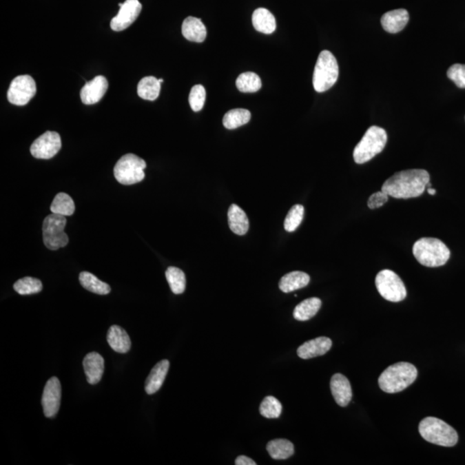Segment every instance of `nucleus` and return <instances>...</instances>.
I'll use <instances>...</instances> for the list:
<instances>
[{"mask_svg": "<svg viewBox=\"0 0 465 465\" xmlns=\"http://www.w3.org/2000/svg\"><path fill=\"white\" fill-rule=\"evenodd\" d=\"M379 294L387 301L399 302L406 296V289L399 276L391 270H382L375 278Z\"/></svg>", "mask_w": 465, "mask_h": 465, "instance_id": "nucleus-9", "label": "nucleus"}, {"mask_svg": "<svg viewBox=\"0 0 465 465\" xmlns=\"http://www.w3.org/2000/svg\"><path fill=\"white\" fill-rule=\"evenodd\" d=\"M261 86V79L254 72H243L236 79V87L241 92H256L260 91Z\"/></svg>", "mask_w": 465, "mask_h": 465, "instance_id": "nucleus-31", "label": "nucleus"}, {"mask_svg": "<svg viewBox=\"0 0 465 465\" xmlns=\"http://www.w3.org/2000/svg\"><path fill=\"white\" fill-rule=\"evenodd\" d=\"M430 183L428 172L423 169H410L396 172L382 186L381 191L397 199L418 198Z\"/></svg>", "mask_w": 465, "mask_h": 465, "instance_id": "nucleus-1", "label": "nucleus"}, {"mask_svg": "<svg viewBox=\"0 0 465 465\" xmlns=\"http://www.w3.org/2000/svg\"><path fill=\"white\" fill-rule=\"evenodd\" d=\"M182 34L188 41L203 43L207 36L206 27L198 17H188L183 22Z\"/></svg>", "mask_w": 465, "mask_h": 465, "instance_id": "nucleus-20", "label": "nucleus"}, {"mask_svg": "<svg viewBox=\"0 0 465 465\" xmlns=\"http://www.w3.org/2000/svg\"><path fill=\"white\" fill-rule=\"evenodd\" d=\"M320 307H322L320 299L317 298L306 299L296 307L293 316L296 320L305 322L313 318L318 313Z\"/></svg>", "mask_w": 465, "mask_h": 465, "instance_id": "nucleus-26", "label": "nucleus"}, {"mask_svg": "<svg viewBox=\"0 0 465 465\" xmlns=\"http://www.w3.org/2000/svg\"><path fill=\"white\" fill-rule=\"evenodd\" d=\"M267 450L275 460L288 459L295 453L294 444L291 441L284 439L271 440L267 444Z\"/></svg>", "mask_w": 465, "mask_h": 465, "instance_id": "nucleus-25", "label": "nucleus"}, {"mask_svg": "<svg viewBox=\"0 0 465 465\" xmlns=\"http://www.w3.org/2000/svg\"><path fill=\"white\" fill-rule=\"evenodd\" d=\"M37 93V85L30 75L17 76L10 83L7 99L14 105H27Z\"/></svg>", "mask_w": 465, "mask_h": 465, "instance_id": "nucleus-10", "label": "nucleus"}, {"mask_svg": "<svg viewBox=\"0 0 465 465\" xmlns=\"http://www.w3.org/2000/svg\"><path fill=\"white\" fill-rule=\"evenodd\" d=\"M251 119V113L246 109H234L227 112L223 116V125L227 130L237 129L245 125Z\"/></svg>", "mask_w": 465, "mask_h": 465, "instance_id": "nucleus-30", "label": "nucleus"}, {"mask_svg": "<svg viewBox=\"0 0 465 465\" xmlns=\"http://www.w3.org/2000/svg\"><path fill=\"white\" fill-rule=\"evenodd\" d=\"M67 224L65 216L52 213L43 220V234L45 247L50 250H57L67 246L68 234L64 232Z\"/></svg>", "mask_w": 465, "mask_h": 465, "instance_id": "nucleus-8", "label": "nucleus"}, {"mask_svg": "<svg viewBox=\"0 0 465 465\" xmlns=\"http://www.w3.org/2000/svg\"><path fill=\"white\" fill-rule=\"evenodd\" d=\"M165 278H167L172 293L180 295L185 292L186 278L184 271L180 269L174 267H168L165 271Z\"/></svg>", "mask_w": 465, "mask_h": 465, "instance_id": "nucleus-32", "label": "nucleus"}, {"mask_svg": "<svg viewBox=\"0 0 465 465\" xmlns=\"http://www.w3.org/2000/svg\"><path fill=\"white\" fill-rule=\"evenodd\" d=\"M304 207L296 205L292 207L285 220V229L289 233L294 232L302 222Z\"/></svg>", "mask_w": 465, "mask_h": 465, "instance_id": "nucleus-35", "label": "nucleus"}, {"mask_svg": "<svg viewBox=\"0 0 465 465\" xmlns=\"http://www.w3.org/2000/svg\"><path fill=\"white\" fill-rule=\"evenodd\" d=\"M387 133L378 126L369 127L363 138L353 151L354 161L357 164H364L375 155L380 154L387 143Z\"/></svg>", "mask_w": 465, "mask_h": 465, "instance_id": "nucleus-5", "label": "nucleus"}, {"mask_svg": "<svg viewBox=\"0 0 465 465\" xmlns=\"http://www.w3.org/2000/svg\"><path fill=\"white\" fill-rule=\"evenodd\" d=\"M309 276L302 271H292L285 274L279 281V288L285 293L306 287L309 284Z\"/></svg>", "mask_w": 465, "mask_h": 465, "instance_id": "nucleus-24", "label": "nucleus"}, {"mask_svg": "<svg viewBox=\"0 0 465 465\" xmlns=\"http://www.w3.org/2000/svg\"><path fill=\"white\" fill-rule=\"evenodd\" d=\"M389 195L382 191L373 193L368 199V207L371 209L380 208L388 202Z\"/></svg>", "mask_w": 465, "mask_h": 465, "instance_id": "nucleus-38", "label": "nucleus"}, {"mask_svg": "<svg viewBox=\"0 0 465 465\" xmlns=\"http://www.w3.org/2000/svg\"><path fill=\"white\" fill-rule=\"evenodd\" d=\"M108 90V81L105 77L96 76L91 81L83 86L81 92V98L85 105H94L100 101Z\"/></svg>", "mask_w": 465, "mask_h": 465, "instance_id": "nucleus-14", "label": "nucleus"}, {"mask_svg": "<svg viewBox=\"0 0 465 465\" xmlns=\"http://www.w3.org/2000/svg\"><path fill=\"white\" fill-rule=\"evenodd\" d=\"M61 148L60 134L54 131H47L31 145L30 153L34 158L50 160L59 153Z\"/></svg>", "mask_w": 465, "mask_h": 465, "instance_id": "nucleus-11", "label": "nucleus"}, {"mask_svg": "<svg viewBox=\"0 0 465 465\" xmlns=\"http://www.w3.org/2000/svg\"><path fill=\"white\" fill-rule=\"evenodd\" d=\"M339 77L336 58L329 50L320 52L313 75V85L317 92H324L335 84Z\"/></svg>", "mask_w": 465, "mask_h": 465, "instance_id": "nucleus-6", "label": "nucleus"}, {"mask_svg": "<svg viewBox=\"0 0 465 465\" xmlns=\"http://www.w3.org/2000/svg\"><path fill=\"white\" fill-rule=\"evenodd\" d=\"M52 213L63 216L74 215L75 205L74 200L67 193H58L50 206Z\"/></svg>", "mask_w": 465, "mask_h": 465, "instance_id": "nucleus-29", "label": "nucleus"}, {"mask_svg": "<svg viewBox=\"0 0 465 465\" xmlns=\"http://www.w3.org/2000/svg\"><path fill=\"white\" fill-rule=\"evenodd\" d=\"M236 465H256V463H255V462L253 459H251L250 457H248L247 456H244V455H241V456H239L236 458Z\"/></svg>", "mask_w": 465, "mask_h": 465, "instance_id": "nucleus-39", "label": "nucleus"}, {"mask_svg": "<svg viewBox=\"0 0 465 465\" xmlns=\"http://www.w3.org/2000/svg\"><path fill=\"white\" fill-rule=\"evenodd\" d=\"M409 14L405 9L393 10L382 17V28L389 33L395 34L402 31L408 24Z\"/></svg>", "mask_w": 465, "mask_h": 465, "instance_id": "nucleus-18", "label": "nucleus"}, {"mask_svg": "<svg viewBox=\"0 0 465 465\" xmlns=\"http://www.w3.org/2000/svg\"><path fill=\"white\" fill-rule=\"evenodd\" d=\"M61 398V382L57 378H51L45 385L43 398H41L45 416L48 418H53L56 415L60 409Z\"/></svg>", "mask_w": 465, "mask_h": 465, "instance_id": "nucleus-13", "label": "nucleus"}, {"mask_svg": "<svg viewBox=\"0 0 465 465\" xmlns=\"http://www.w3.org/2000/svg\"><path fill=\"white\" fill-rule=\"evenodd\" d=\"M420 435L427 442L444 447L456 446L458 435L456 430L435 417H426L419 425Z\"/></svg>", "mask_w": 465, "mask_h": 465, "instance_id": "nucleus-4", "label": "nucleus"}, {"mask_svg": "<svg viewBox=\"0 0 465 465\" xmlns=\"http://www.w3.org/2000/svg\"><path fill=\"white\" fill-rule=\"evenodd\" d=\"M161 87V83L158 79L148 76L141 79L137 86V93L140 98L154 101L160 95Z\"/></svg>", "mask_w": 465, "mask_h": 465, "instance_id": "nucleus-27", "label": "nucleus"}, {"mask_svg": "<svg viewBox=\"0 0 465 465\" xmlns=\"http://www.w3.org/2000/svg\"><path fill=\"white\" fill-rule=\"evenodd\" d=\"M206 99L205 88L202 85L193 86L189 95V103L193 112H200L205 105Z\"/></svg>", "mask_w": 465, "mask_h": 465, "instance_id": "nucleus-36", "label": "nucleus"}, {"mask_svg": "<svg viewBox=\"0 0 465 465\" xmlns=\"http://www.w3.org/2000/svg\"><path fill=\"white\" fill-rule=\"evenodd\" d=\"M418 371L415 365L400 362L389 366L378 378L379 387L389 394L404 391L415 381Z\"/></svg>", "mask_w": 465, "mask_h": 465, "instance_id": "nucleus-2", "label": "nucleus"}, {"mask_svg": "<svg viewBox=\"0 0 465 465\" xmlns=\"http://www.w3.org/2000/svg\"><path fill=\"white\" fill-rule=\"evenodd\" d=\"M413 256L426 267H439L449 260L451 251L446 245L436 238H422L413 247Z\"/></svg>", "mask_w": 465, "mask_h": 465, "instance_id": "nucleus-3", "label": "nucleus"}, {"mask_svg": "<svg viewBox=\"0 0 465 465\" xmlns=\"http://www.w3.org/2000/svg\"><path fill=\"white\" fill-rule=\"evenodd\" d=\"M107 341L110 347L116 353H127L130 350L131 340L129 334L119 326L114 325L110 327L107 333Z\"/></svg>", "mask_w": 465, "mask_h": 465, "instance_id": "nucleus-21", "label": "nucleus"}, {"mask_svg": "<svg viewBox=\"0 0 465 465\" xmlns=\"http://www.w3.org/2000/svg\"><path fill=\"white\" fill-rule=\"evenodd\" d=\"M331 391L338 405L347 406L353 398L349 380L340 373L334 374L330 382Z\"/></svg>", "mask_w": 465, "mask_h": 465, "instance_id": "nucleus-15", "label": "nucleus"}, {"mask_svg": "<svg viewBox=\"0 0 465 465\" xmlns=\"http://www.w3.org/2000/svg\"><path fill=\"white\" fill-rule=\"evenodd\" d=\"M120 10L110 22V28L114 31H123L129 28L139 17L143 6L139 0H126L119 3Z\"/></svg>", "mask_w": 465, "mask_h": 465, "instance_id": "nucleus-12", "label": "nucleus"}, {"mask_svg": "<svg viewBox=\"0 0 465 465\" xmlns=\"http://www.w3.org/2000/svg\"><path fill=\"white\" fill-rule=\"evenodd\" d=\"M169 367H170V363L167 360H161L154 365L150 374L148 375L146 384H145V391H146L147 394L153 395L160 391L161 386L164 384L165 378H167Z\"/></svg>", "mask_w": 465, "mask_h": 465, "instance_id": "nucleus-19", "label": "nucleus"}, {"mask_svg": "<svg viewBox=\"0 0 465 465\" xmlns=\"http://www.w3.org/2000/svg\"><path fill=\"white\" fill-rule=\"evenodd\" d=\"M227 218H229V225L232 232L238 236H244L249 229V220H248L246 213L236 205H232L229 207L227 212Z\"/></svg>", "mask_w": 465, "mask_h": 465, "instance_id": "nucleus-22", "label": "nucleus"}, {"mask_svg": "<svg viewBox=\"0 0 465 465\" xmlns=\"http://www.w3.org/2000/svg\"><path fill=\"white\" fill-rule=\"evenodd\" d=\"M260 413L267 419H278L282 413V404L273 396H267L260 406Z\"/></svg>", "mask_w": 465, "mask_h": 465, "instance_id": "nucleus-34", "label": "nucleus"}, {"mask_svg": "<svg viewBox=\"0 0 465 465\" xmlns=\"http://www.w3.org/2000/svg\"><path fill=\"white\" fill-rule=\"evenodd\" d=\"M426 192H427V193H428L429 195L433 196V195H435V194H436V191H435V189H433V188H431V187H430V188H427V189H426Z\"/></svg>", "mask_w": 465, "mask_h": 465, "instance_id": "nucleus-40", "label": "nucleus"}, {"mask_svg": "<svg viewBox=\"0 0 465 465\" xmlns=\"http://www.w3.org/2000/svg\"><path fill=\"white\" fill-rule=\"evenodd\" d=\"M254 29L264 34L273 33L276 30V19L270 10L265 8H258L254 10L251 17Z\"/></svg>", "mask_w": 465, "mask_h": 465, "instance_id": "nucleus-23", "label": "nucleus"}, {"mask_svg": "<svg viewBox=\"0 0 465 465\" xmlns=\"http://www.w3.org/2000/svg\"><path fill=\"white\" fill-rule=\"evenodd\" d=\"M448 78L453 81L457 87L465 88V65L454 64L448 69Z\"/></svg>", "mask_w": 465, "mask_h": 465, "instance_id": "nucleus-37", "label": "nucleus"}, {"mask_svg": "<svg viewBox=\"0 0 465 465\" xmlns=\"http://www.w3.org/2000/svg\"><path fill=\"white\" fill-rule=\"evenodd\" d=\"M79 282L87 291L98 295H107L110 292V286L106 282L99 280L96 276L87 271H82L79 274Z\"/></svg>", "mask_w": 465, "mask_h": 465, "instance_id": "nucleus-28", "label": "nucleus"}, {"mask_svg": "<svg viewBox=\"0 0 465 465\" xmlns=\"http://www.w3.org/2000/svg\"><path fill=\"white\" fill-rule=\"evenodd\" d=\"M158 81H160L161 83H163L164 81L163 79H158Z\"/></svg>", "mask_w": 465, "mask_h": 465, "instance_id": "nucleus-41", "label": "nucleus"}, {"mask_svg": "<svg viewBox=\"0 0 465 465\" xmlns=\"http://www.w3.org/2000/svg\"><path fill=\"white\" fill-rule=\"evenodd\" d=\"M332 340L327 337H318L307 341L298 347V355L302 360L322 356L332 347Z\"/></svg>", "mask_w": 465, "mask_h": 465, "instance_id": "nucleus-16", "label": "nucleus"}, {"mask_svg": "<svg viewBox=\"0 0 465 465\" xmlns=\"http://www.w3.org/2000/svg\"><path fill=\"white\" fill-rule=\"evenodd\" d=\"M83 366L90 384L95 385L101 380L105 371V360L101 355L95 351L88 353L83 361Z\"/></svg>", "mask_w": 465, "mask_h": 465, "instance_id": "nucleus-17", "label": "nucleus"}, {"mask_svg": "<svg viewBox=\"0 0 465 465\" xmlns=\"http://www.w3.org/2000/svg\"><path fill=\"white\" fill-rule=\"evenodd\" d=\"M13 288L19 295H32L41 291L43 284H41L39 279L25 277L17 280L14 284Z\"/></svg>", "mask_w": 465, "mask_h": 465, "instance_id": "nucleus-33", "label": "nucleus"}, {"mask_svg": "<svg viewBox=\"0 0 465 465\" xmlns=\"http://www.w3.org/2000/svg\"><path fill=\"white\" fill-rule=\"evenodd\" d=\"M146 162L133 154L121 157L114 167V175L120 184L131 185L141 182L145 178L144 169Z\"/></svg>", "mask_w": 465, "mask_h": 465, "instance_id": "nucleus-7", "label": "nucleus"}]
</instances>
